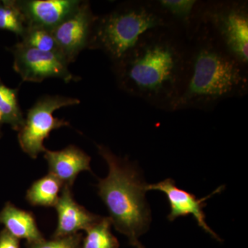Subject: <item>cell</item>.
<instances>
[{
    "label": "cell",
    "instance_id": "obj_12",
    "mask_svg": "<svg viewBox=\"0 0 248 248\" xmlns=\"http://www.w3.org/2000/svg\"><path fill=\"white\" fill-rule=\"evenodd\" d=\"M45 158L48 162L49 173L61 182L63 186L72 188L77 177L82 171H91V157L75 146L61 151L46 150Z\"/></svg>",
    "mask_w": 248,
    "mask_h": 248
},
{
    "label": "cell",
    "instance_id": "obj_10",
    "mask_svg": "<svg viewBox=\"0 0 248 248\" xmlns=\"http://www.w3.org/2000/svg\"><path fill=\"white\" fill-rule=\"evenodd\" d=\"M79 0H16L28 27H38L53 30L75 12Z\"/></svg>",
    "mask_w": 248,
    "mask_h": 248
},
{
    "label": "cell",
    "instance_id": "obj_8",
    "mask_svg": "<svg viewBox=\"0 0 248 248\" xmlns=\"http://www.w3.org/2000/svg\"><path fill=\"white\" fill-rule=\"evenodd\" d=\"M97 17L93 14L89 1H82L73 14L52 30L68 64L75 62L84 49L89 48Z\"/></svg>",
    "mask_w": 248,
    "mask_h": 248
},
{
    "label": "cell",
    "instance_id": "obj_22",
    "mask_svg": "<svg viewBox=\"0 0 248 248\" xmlns=\"http://www.w3.org/2000/svg\"><path fill=\"white\" fill-rule=\"evenodd\" d=\"M135 247L137 248H144V247L140 244V242L138 243V244H136V246H135Z\"/></svg>",
    "mask_w": 248,
    "mask_h": 248
},
{
    "label": "cell",
    "instance_id": "obj_11",
    "mask_svg": "<svg viewBox=\"0 0 248 248\" xmlns=\"http://www.w3.org/2000/svg\"><path fill=\"white\" fill-rule=\"evenodd\" d=\"M71 187L63 186L55 208L58 213V222L53 239L77 234L78 231H86L99 221L102 217L90 213L74 200Z\"/></svg>",
    "mask_w": 248,
    "mask_h": 248
},
{
    "label": "cell",
    "instance_id": "obj_9",
    "mask_svg": "<svg viewBox=\"0 0 248 248\" xmlns=\"http://www.w3.org/2000/svg\"><path fill=\"white\" fill-rule=\"evenodd\" d=\"M222 188L223 187H218L211 195L219 192ZM145 190L146 192L150 190L160 191L166 195L170 207V213L168 216L169 221H173L177 217L192 215L195 217L198 226L203 228L204 231L211 235L214 239L221 241L218 235L214 232L213 230L207 224L205 214L203 211L204 207L206 205L205 201L211 195L198 200L196 196L190 192L177 187L175 182L172 179H166L156 184H146Z\"/></svg>",
    "mask_w": 248,
    "mask_h": 248
},
{
    "label": "cell",
    "instance_id": "obj_20",
    "mask_svg": "<svg viewBox=\"0 0 248 248\" xmlns=\"http://www.w3.org/2000/svg\"><path fill=\"white\" fill-rule=\"evenodd\" d=\"M0 248H20L19 240L3 229L0 232Z\"/></svg>",
    "mask_w": 248,
    "mask_h": 248
},
{
    "label": "cell",
    "instance_id": "obj_21",
    "mask_svg": "<svg viewBox=\"0 0 248 248\" xmlns=\"http://www.w3.org/2000/svg\"><path fill=\"white\" fill-rule=\"evenodd\" d=\"M4 124V117H3L2 114H1V111H0V139L1 138V137H2L3 135L2 130H1V129H2V125Z\"/></svg>",
    "mask_w": 248,
    "mask_h": 248
},
{
    "label": "cell",
    "instance_id": "obj_6",
    "mask_svg": "<svg viewBox=\"0 0 248 248\" xmlns=\"http://www.w3.org/2000/svg\"><path fill=\"white\" fill-rule=\"evenodd\" d=\"M76 98L62 95H45L27 111V118L18 133V141L24 153L36 159L46 148L44 141L54 130L69 126V122L53 116V112L61 108L79 104Z\"/></svg>",
    "mask_w": 248,
    "mask_h": 248
},
{
    "label": "cell",
    "instance_id": "obj_5",
    "mask_svg": "<svg viewBox=\"0 0 248 248\" xmlns=\"http://www.w3.org/2000/svg\"><path fill=\"white\" fill-rule=\"evenodd\" d=\"M198 24L233 58L248 63V3L241 1L202 3Z\"/></svg>",
    "mask_w": 248,
    "mask_h": 248
},
{
    "label": "cell",
    "instance_id": "obj_17",
    "mask_svg": "<svg viewBox=\"0 0 248 248\" xmlns=\"http://www.w3.org/2000/svg\"><path fill=\"white\" fill-rule=\"evenodd\" d=\"M27 27L16 0H0V29L10 31L21 38Z\"/></svg>",
    "mask_w": 248,
    "mask_h": 248
},
{
    "label": "cell",
    "instance_id": "obj_3",
    "mask_svg": "<svg viewBox=\"0 0 248 248\" xmlns=\"http://www.w3.org/2000/svg\"><path fill=\"white\" fill-rule=\"evenodd\" d=\"M97 148L109 169L107 177L99 180L98 194L107 205L112 224L135 247L151 221L145 198L146 184L131 164L117 157L107 147L97 145Z\"/></svg>",
    "mask_w": 248,
    "mask_h": 248
},
{
    "label": "cell",
    "instance_id": "obj_14",
    "mask_svg": "<svg viewBox=\"0 0 248 248\" xmlns=\"http://www.w3.org/2000/svg\"><path fill=\"white\" fill-rule=\"evenodd\" d=\"M62 187L61 182L48 173L31 185L26 199L33 206L55 207Z\"/></svg>",
    "mask_w": 248,
    "mask_h": 248
},
{
    "label": "cell",
    "instance_id": "obj_2",
    "mask_svg": "<svg viewBox=\"0 0 248 248\" xmlns=\"http://www.w3.org/2000/svg\"><path fill=\"white\" fill-rule=\"evenodd\" d=\"M247 67L222 48L199 24L187 39L184 78L170 111L208 110L226 99L246 95Z\"/></svg>",
    "mask_w": 248,
    "mask_h": 248
},
{
    "label": "cell",
    "instance_id": "obj_13",
    "mask_svg": "<svg viewBox=\"0 0 248 248\" xmlns=\"http://www.w3.org/2000/svg\"><path fill=\"white\" fill-rule=\"evenodd\" d=\"M0 223L17 239L27 240V244L43 241L44 236L37 227L35 217L31 212L17 208L6 202L0 212Z\"/></svg>",
    "mask_w": 248,
    "mask_h": 248
},
{
    "label": "cell",
    "instance_id": "obj_4",
    "mask_svg": "<svg viewBox=\"0 0 248 248\" xmlns=\"http://www.w3.org/2000/svg\"><path fill=\"white\" fill-rule=\"evenodd\" d=\"M172 29L169 18L155 1H129L97 17L89 48L99 49L112 63L122 60L148 32Z\"/></svg>",
    "mask_w": 248,
    "mask_h": 248
},
{
    "label": "cell",
    "instance_id": "obj_19",
    "mask_svg": "<svg viewBox=\"0 0 248 248\" xmlns=\"http://www.w3.org/2000/svg\"><path fill=\"white\" fill-rule=\"evenodd\" d=\"M82 242V234H77L53 239L50 241H43L33 244H27V248H80Z\"/></svg>",
    "mask_w": 248,
    "mask_h": 248
},
{
    "label": "cell",
    "instance_id": "obj_7",
    "mask_svg": "<svg viewBox=\"0 0 248 248\" xmlns=\"http://www.w3.org/2000/svg\"><path fill=\"white\" fill-rule=\"evenodd\" d=\"M14 58V71L22 81L42 82L48 78H59L69 83L78 81L68 70V63L63 55L40 51L17 42L9 48Z\"/></svg>",
    "mask_w": 248,
    "mask_h": 248
},
{
    "label": "cell",
    "instance_id": "obj_15",
    "mask_svg": "<svg viewBox=\"0 0 248 248\" xmlns=\"http://www.w3.org/2000/svg\"><path fill=\"white\" fill-rule=\"evenodd\" d=\"M19 89H11L0 78V111L4 124H9L13 130L19 131L24 125L25 118L18 100Z\"/></svg>",
    "mask_w": 248,
    "mask_h": 248
},
{
    "label": "cell",
    "instance_id": "obj_1",
    "mask_svg": "<svg viewBox=\"0 0 248 248\" xmlns=\"http://www.w3.org/2000/svg\"><path fill=\"white\" fill-rule=\"evenodd\" d=\"M187 40L172 29L148 32L113 64L117 84L125 93L170 111L185 71Z\"/></svg>",
    "mask_w": 248,
    "mask_h": 248
},
{
    "label": "cell",
    "instance_id": "obj_18",
    "mask_svg": "<svg viewBox=\"0 0 248 248\" xmlns=\"http://www.w3.org/2000/svg\"><path fill=\"white\" fill-rule=\"evenodd\" d=\"M20 42L22 45L40 51L62 55L52 30L45 28L29 26L21 37Z\"/></svg>",
    "mask_w": 248,
    "mask_h": 248
},
{
    "label": "cell",
    "instance_id": "obj_16",
    "mask_svg": "<svg viewBox=\"0 0 248 248\" xmlns=\"http://www.w3.org/2000/svg\"><path fill=\"white\" fill-rule=\"evenodd\" d=\"M111 225L109 217H102L86 230L80 248H119L118 240L111 232Z\"/></svg>",
    "mask_w": 248,
    "mask_h": 248
}]
</instances>
